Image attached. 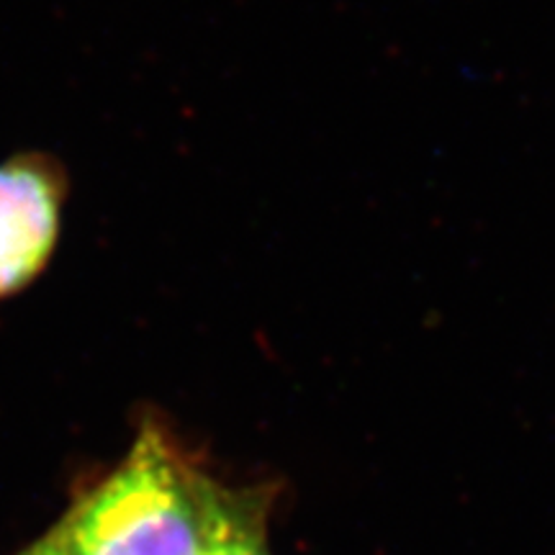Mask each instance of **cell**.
<instances>
[{"mask_svg":"<svg viewBox=\"0 0 555 555\" xmlns=\"http://www.w3.org/2000/svg\"><path fill=\"white\" fill-rule=\"evenodd\" d=\"M217 489L219 478L147 420L127 457L78 496L57 530L73 555H206Z\"/></svg>","mask_w":555,"mask_h":555,"instance_id":"obj_1","label":"cell"},{"mask_svg":"<svg viewBox=\"0 0 555 555\" xmlns=\"http://www.w3.org/2000/svg\"><path fill=\"white\" fill-rule=\"evenodd\" d=\"M67 176L44 152L0 163V301L29 288L50 266L62 232Z\"/></svg>","mask_w":555,"mask_h":555,"instance_id":"obj_2","label":"cell"},{"mask_svg":"<svg viewBox=\"0 0 555 555\" xmlns=\"http://www.w3.org/2000/svg\"><path fill=\"white\" fill-rule=\"evenodd\" d=\"M273 502L275 489L270 483L229 486L219 481L206 555H270L268 525Z\"/></svg>","mask_w":555,"mask_h":555,"instance_id":"obj_3","label":"cell"},{"mask_svg":"<svg viewBox=\"0 0 555 555\" xmlns=\"http://www.w3.org/2000/svg\"><path fill=\"white\" fill-rule=\"evenodd\" d=\"M18 555H73V553H69L65 538H62L57 527H54V530L47 532L44 538H39L37 543H31L24 553Z\"/></svg>","mask_w":555,"mask_h":555,"instance_id":"obj_4","label":"cell"}]
</instances>
